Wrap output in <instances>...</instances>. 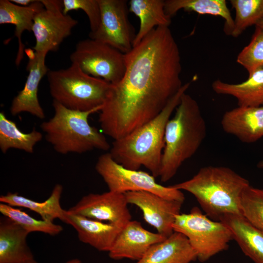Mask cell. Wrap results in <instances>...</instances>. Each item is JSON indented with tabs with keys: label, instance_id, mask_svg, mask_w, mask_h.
<instances>
[{
	"label": "cell",
	"instance_id": "cell-1",
	"mask_svg": "<svg viewBox=\"0 0 263 263\" xmlns=\"http://www.w3.org/2000/svg\"><path fill=\"white\" fill-rule=\"evenodd\" d=\"M125 56L124 75L111 84L98 118L103 133L114 140L155 118L183 85L180 51L169 27L155 28Z\"/></svg>",
	"mask_w": 263,
	"mask_h": 263
},
{
	"label": "cell",
	"instance_id": "cell-2",
	"mask_svg": "<svg viewBox=\"0 0 263 263\" xmlns=\"http://www.w3.org/2000/svg\"><path fill=\"white\" fill-rule=\"evenodd\" d=\"M250 185L246 179L228 167L208 166L189 180L170 186L192 194L208 217L220 221L227 214L242 215V194Z\"/></svg>",
	"mask_w": 263,
	"mask_h": 263
},
{
	"label": "cell",
	"instance_id": "cell-3",
	"mask_svg": "<svg viewBox=\"0 0 263 263\" xmlns=\"http://www.w3.org/2000/svg\"><path fill=\"white\" fill-rule=\"evenodd\" d=\"M207 125L199 104L185 93L165 128L160 180L172 179L187 160L197 151L207 136Z\"/></svg>",
	"mask_w": 263,
	"mask_h": 263
},
{
	"label": "cell",
	"instance_id": "cell-4",
	"mask_svg": "<svg viewBox=\"0 0 263 263\" xmlns=\"http://www.w3.org/2000/svg\"><path fill=\"white\" fill-rule=\"evenodd\" d=\"M190 85L183 84L165 108L155 118L126 136L114 140L109 152L122 166L139 170L143 166L155 177L159 176L166 126Z\"/></svg>",
	"mask_w": 263,
	"mask_h": 263
},
{
	"label": "cell",
	"instance_id": "cell-5",
	"mask_svg": "<svg viewBox=\"0 0 263 263\" xmlns=\"http://www.w3.org/2000/svg\"><path fill=\"white\" fill-rule=\"evenodd\" d=\"M54 115L43 122L40 128L46 140L58 153H83L94 149L108 150L110 145L102 132L89 121L90 115L101 110L80 111L68 109L53 101Z\"/></svg>",
	"mask_w": 263,
	"mask_h": 263
},
{
	"label": "cell",
	"instance_id": "cell-6",
	"mask_svg": "<svg viewBox=\"0 0 263 263\" xmlns=\"http://www.w3.org/2000/svg\"><path fill=\"white\" fill-rule=\"evenodd\" d=\"M53 100L74 110L101 109L111 84L83 72L75 64L68 68L49 70L47 74Z\"/></svg>",
	"mask_w": 263,
	"mask_h": 263
},
{
	"label": "cell",
	"instance_id": "cell-7",
	"mask_svg": "<svg viewBox=\"0 0 263 263\" xmlns=\"http://www.w3.org/2000/svg\"><path fill=\"white\" fill-rule=\"evenodd\" d=\"M172 226L174 231L187 238L201 262L227 249L229 242L233 240L232 232L225 224L210 219L197 207L188 213L177 215Z\"/></svg>",
	"mask_w": 263,
	"mask_h": 263
},
{
	"label": "cell",
	"instance_id": "cell-8",
	"mask_svg": "<svg viewBox=\"0 0 263 263\" xmlns=\"http://www.w3.org/2000/svg\"><path fill=\"white\" fill-rule=\"evenodd\" d=\"M96 172L107 185L109 191L125 193L145 191L165 198L184 202L181 190L165 187L155 181V177L145 171L127 169L112 157L110 152L100 155L95 166Z\"/></svg>",
	"mask_w": 263,
	"mask_h": 263
},
{
	"label": "cell",
	"instance_id": "cell-9",
	"mask_svg": "<svg viewBox=\"0 0 263 263\" xmlns=\"http://www.w3.org/2000/svg\"><path fill=\"white\" fill-rule=\"evenodd\" d=\"M70 58L85 73L112 84L119 82L126 71L125 54L91 38L79 41Z\"/></svg>",
	"mask_w": 263,
	"mask_h": 263
},
{
	"label": "cell",
	"instance_id": "cell-10",
	"mask_svg": "<svg viewBox=\"0 0 263 263\" xmlns=\"http://www.w3.org/2000/svg\"><path fill=\"white\" fill-rule=\"evenodd\" d=\"M100 22L97 30L90 33V38L107 44L126 54L133 48L136 36L128 18L125 0H98Z\"/></svg>",
	"mask_w": 263,
	"mask_h": 263
},
{
	"label": "cell",
	"instance_id": "cell-11",
	"mask_svg": "<svg viewBox=\"0 0 263 263\" xmlns=\"http://www.w3.org/2000/svg\"><path fill=\"white\" fill-rule=\"evenodd\" d=\"M128 204L125 193L109 190L102 193L87 194L68 210L122 228L132 220Z\"/></svg>",
	"mask_w": 263,
	"mask_h": 263
},
{
	"label": "cell",
	"instance_id": "cell-12",
	"mask_svg": "<svg viewBox=\"0 0 263 263\" xmlns=\"http://www.w3.org/2000/svg\"><path fill=\"white\" fill-rule=\"evenodd\" d=\"M125 194L128 203L137 207L146 222L154 227L157 233L167 238L174 232L173 224L176 216L180 213L183 202L145 191Z\"/></svg>",
	"mask_w": 263,
	"mask_h": 263
},
{
	"label": "cell",
	"instance_id": "cell-13",
	"mask_svg": "<svg viewBox=\"0 0 263 263\" xmlns=\"http://www.w3.org/2000/svg\"><path fill=\"white\" fill-rule=\"evenodd\" d=\"M78 23L62 11L42 9L36 16L32 31L36 39V52L56 51L61 43L72 33Z\"/></svg>",
	"mask_w": 263,
	"mask_h": 263
},
{
	"label": "cell",
	"instance_id": "cell-14",
	"mask_svg": "<svg viewBox=\"0 0 263 263\" xmlns=\"http://www.w3.org/2000/svg\"><path fill=\"white\" fill-rule=\"evenodd\" d=\"M166 238L147 230L140 222L131 220L121 229L109 256L115 260L129 259L138 261L151 246Z\"/></svg>",
	"mask_w": 263,
	"mask_h": 263
},
{
	"label": "cell",
	"instance_id": "cell-15",
	"mask_svg": "<svg viewBox=\"0 0 263 263\" xmlns=\"http://www.w3.org/2000/svg\"><path fill=\"white\" fill-rule=\"evenodd\" d=\"M35 52V56L29 59L26 67L29 74L24 86L13 98L10 111L13 116L22 113H28L43 119L45 115L38 100V86L42 78L47 75L50 70L45 64L47 53Z\"/></svg>",
	"mask_w": 263,
	"mask_h": 263
},
{
	"label": "cell",
	"instance_id": "cell-16",
	"mask_svg": "<svg viewBox=\"0 0 263 263\" xmlns=\"http://www.w3.org/2000/svg\"><path fill=\"white\" fill-rule=\"evenodd\" d=\"M63 222L76 231L78 238L100 251L109 252L122 228L110 223L92 219L65 210Z\"/></svg>",
	"mask_w": 263,
	"mask_h": 263
},
{
	"label": "cell",
	"instance_id": "cell-17",
	"mask_svg": "<svg viewBox=\"0 0 263 263\" xmlns=\"http://www.w3.org/2000/svg\"><path fill=\"white\" fill-rule=\"evenodd\" d=\"M224 132L244 143H253L263 137V105L238 106L226 111L221 119Z\"/></svg>",
	"mask_w": 263,
	"mask_h": 263
},
{
	"label": "cell",
	"instance_id": "cell-18",
	"mask_svg": "<svg viewBox=\"0 0 263 263\" xmlns=\"http://www.w3.org/2000/svg\"><path fill=\"white\" fill-rule=\"evenodd\" d=\"M197 260L187 238L175 232L151 246L136 263H190Z\"/></svg>",
	"mask_w": 263,
	"mask_h": 263
},
{
	"label": "cell",
	"instance_id": "cell-19",
	"mask_svg": "<svg viewBox=\"0 0 263 263\" xmlns=\"http://www.w3.org/2000/svg\"><path fill=\"white\" fill-rule=\"evenodd\" d=\"M29 233L7 217L0 219V263H22L34 259L27 242Z\"/></svg>",
	"mask_w": 263,
	"mask_h": 263
},
{
	"label": "cell",
	"instance_id": "cell-20",
	"mask_svg": "<svg viewBox=\"0 0 263 263\" xmlns=\"http://www.w3.org/2000/svg\"><path fill=\"white\" fill-rule=\"evenodd\" d=\"M44 8L40 0H36L28 6L17 5L10 0H0V24H11L15 26L14 36L18 42V50L15 64L18 67L24 56V45L21 36L25 31H32L34 19Z\"/></svg>",
	"mask_w": 263,
	"mask_h": 263
},
{
	"label": "cell",
	"instance_id": "cell-21",
	"mask_svg": "<svg viewBox=\"0 0 263 263\" xmlns=\"http://www.w3.org/2000/svg\"><path fill=\"white\" fill-rule=\"evenodd\" d=\"M220 221L230 229L234 240L245 255L254 263H263V232L243 215L227 214Z\"/></svg>",
	"mask_w": 263,
	"mask_h": 263
},
{
	"label": "cell",
	"instance_id": "cell-22",
	"mask_svg": "<svg viewBox=\"0 0 263 263\" xmlns=\"http://www.w3.org/2000/svg\"><path fill=\"white\" fill-rule=\"evenodd\" d=\"M212 88L217 94L235 98L238 106L263 105V69L255 71L248 75L247 79L239 83L215 80L212 83Z\"/></svg>",
	"mask_w": 263,
	"mask_h": 263
},
{
	"label": "cell",
	"instance_id": "cell-23",
	"mask_svg": "<svg viewBox=\"0 0 263 263\" xmlns=\"http://www.w3.org/2000/svg\"><path fill=\"white\" fill-rule=\"evenodd\" d=\"M129 10L140 19V27L133 47L138 44L155 27H169L171 17L165 11L163 0H131Z\"/></svg>",
	"mask_w": 263,
	"mask_h": 263
},
{
	"label": "cell",
	"instance_id": "cell-24",
	"mask_svg": "<svg viewBox=\"0 0 263 263\" xmlns=\"http://www.w3.org/2000/svg\"><path fill=\"white\" fill-rule=\"evenodd\" d=\"M63 187L56 184L50 196L43 202H38L19 195L18 193L8 192L0 196V202L14 207H22L35 212L41 219L54 222V220H62L65 210L60 205Z\"/></svg>",
	"mask_w": 263,
	"mask_h": 263
},
{
	"label": "cell",
	"instance_id": "cell-25",
	"mask_svg": "<svg viewBox=\"0 0 263 263\" xmlns=\"http://www.w3.org/2000/svg\"><path fill=\"white\" fill-rule=\"evenodd\" d=\"M201 15L219 16L225 20L224 30L230 35L234 26V19L225 0H166L165 11L171 17L181 10Z\"/></svg>",
	"mask_w": 263,
	"mask_h": 263
},
{
	"label": "cell",
	"instance_id": "cell-26",
	"mask_svg": "<svg viewBox=\"0 0 263 263\" xmlns=\"http://www.w3.org/2000/svg\"><path fill=\"white\" fill-rule=\"evenodd\" d=\"M42 133L34 129L29 133L21 131L16 123L0 113V149L5 153L10 149L32 153L35 145L42 139Z\"/></svg>",
	"mask_w": 263,
	"mask_h": 263
},
{
	"label": "cell",
	"instance_id": "cell-27",
	"mask_svg": "<svg viewBox=\"0 0 263 263\" xmlns=\"http://www.w3.org/2000/svg\"><path fill=\"white\" fill-rule=\"evenodd\" d=\"M0 212L3 216L12 220L29 234L32 232H39L55 236L63 230L59 225L43 219H36L21 210L4 203H0Z\"/></svg>",
	"mask_w": 263,
	"mask_h": 263
},
{
	"label": "cell",
	"instance_id": "cell-28",
	"mask_svg": "<svg viewBox=\"0 0 263 263\" xmlns=\"http://www.w3.org/2000/svg\"><path fill=\"white\" fill-rule=\"evenodd\" d=\"M235 9L234 26L230 36L237 38L248 27L256 25L263 17V0H230Z\"/></svg>",
	"mask_w": 263,
	"mask_h": 263
},
{
	"label": "cell",
	"instance_id": "cell-29",
	"mask_svg": "<svg viewBox=\"0 0 263 263\" xmlns=\"http://www.w3.org/2000/svg\"><path fill=\"white\" fill-rule=\"evenodd\" d=\"M241 208L242 215L263 232V188L247 187L242 194Z\"/></svg>",
	"mask_w": 263,
	"mask_h": 263
},
{
	"label": "cell",
	"instance_id": "cell-30",
	"mask_svg": "<svg viewBox=\"0 0 263 263\" xmlns=\"http://www.w3.org/2000/svg\"><path fill=\"white\" fill-rule=\"evenodd\" d=\"M236 62L243 66L248 75L263 69V31L256 27L250 42L237 56Z\"/></svg>",
	"mask_w": 263,
	"mask_h": 263
},
{
	"label": "cell",
	"instance_id": "cell-31",
	"mask_svg": "<svg viewBox=\"0 0 263 263\" xmlns=\"http://www.w3.org/2000/svg\"><path fill=\"white\" fill-rule=\"evenodd\" d=\"M63 13L68 15L72 10H82L87 15L91 29L95 32L100 22V9L98 0H63Z\"/></svg>",
	"mask_w": 263,
	"mask_h": 263
},
{
	"label": "cell",
	"instance_id": "cell-32",
	"mask_svg": "<svg viewBox=\"0 0 263 263\" xmlns=\"http://www.w3.org/2000/svg\"><path fill=\"white\" fill-rule=\"evenodd\" d=\"M44 9L53 11H62L63 8V0H40Z\"/></svg>",
	"mask_w": 263,
	"mask_h": 263
},
{
	"label": "cell",
	"instance_id": "cell-33",
	"mask_svg": "<svg viewBox=\"0 0 263 263\" xmlns=\"http://www.w3.org/2000/svg\"><path fill=\"white\" fill-rule=\"evenodd\" d=\"M11 2L22 6H28L34 2L36 0H11Z\"/></svg>",
	"mask_w": 263,
	"mask_h": 263
},
{
	"label": "cell",
	"instance_id": "cell-34",
	"mask_svg": "<svg viewBox=\"0 0 263 263\" xmlns=\"http://www.w3.org/2000/svg\"><path fill=\"white\" fill-rule=\"evenodd\" d=\"M255 27L259 28L263 31V17L258 22Z\"/></svg>",
	"mask_w": 263,
	"mask_h": 263
},
{
	"label": "cell",
	"instance_id": "cell-35",
	"mask_svg": "<svg viewBox=\"0 0 263 263\" xmlns=\"http://www.w3.org/2000/svg\"><path fill=\"white\" fill-rule=\"evenodd\" d=\"M65 263H81V261L78 259H74L68 261Z\"/></svg>",
	"mask_w": 263,
	"mask_h": 263
},
{
	"label": "cell",
	"instance_id": "cell-36",
	"mask_svg": "<svg viewBox=\"0 0 263 263\" xmlns=\"http://www.w3.org/2000/svg\"><path fill=\"white\" fill-rule=\"evenodd\" d=\"M22 263H39L35 259Z\"/></svg>",
	"mask_w": 263,
	"mask_h": 263
},
{
	"label": "cell",
	"instance_id": "cell-37",
	"mask_svg": "<svg viewBox=\"0 0 263 263\" xmlns=\"http://www.w3.org/2000/svg\"><path fill=\"white\" fill-rule=\"evenodd\" d=\"M257 167L259 168L263 169V160H262L258 163Z\"/></svg>",
	"mask_w": 263,
	"mask_h": 263
}]
</instances>
